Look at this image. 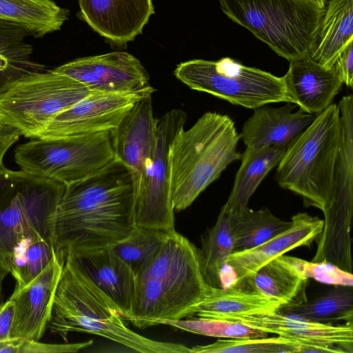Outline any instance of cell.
I'll list each match as a JSON object with an SVG mask.
<instances>
[{
	"label": "cell",
	"instance_id": "6da1fadb",
	"mask_svg": "<svg viewBox=\"0 0 353 353\" xmlns=\"http://www.w3.org/2000/svg\"><path fill=\"white\" fill-rule=\"evenodd\" d=\"M135 226L132 179L115 158L93 174L65 185L54 216L53 245L65 258L68 253L111 245Z\"/></svg>",
	"mask_w": 353,
	"mask_h": 353
},
{
	"label": "cell",
	"instance_id": "7a4b0ae2",
	"mask_svg": "<svg viewBox=\"0 0 353 353\" xmlns=\"http://www.w3.org/2000/svg\"><path fill=\"white\" fill-rule=\"evenodd\" d=\"M135 273V295L126 321L140 329L194 315L212 289L203 276L198 249L175 230Z\"/></svg>",
	"mask_w": 353,
	"mask_h": 353
},
{
	"label": "cell",
	"instance_id": "3957f363",
	"mask_svg": "<svg viewBox=\"0 0 353 353\" xmlns=\"http://www.w3.org/2000/svg\"><path fill=\"white\" fill-rule=\"evenodd\" d=\"M125 321L114 302L67 254L47 327L51 334L65 342L72 332L97 335L141 353H190L184 345L143 336Z\"/></svg>",
	"mask_w": 353,
	"mask_h": 353
},
{
	"label": "cell",
	"instance_id": "277c9868",
	"mask_svg": "<svg viewBox=\"0 0 353 353\" xmlns=\"http://www.w3.org/2000/svg\"><path fill=\"white\" fill-rule=\"evenodd\" d=\"M240 134L228 115L203 114L183 129L170 150V193L174 212L188 208L227 167L239 160Z\"/></svg>",
	"mask_w": 353,
	"mask_h": 353
},
{
	"label": "cell",
	"instance_id": "5b68a950",
	"mask_svg": "<svg viewBox=\"0 0 353 353\" xmlns=\"http://www.w3.org/2000/svg\"><path fill=\"white\" fill-rule=\"evenodd\" d=\"M340 134L339 109L332 103L287 147L276 171L281 188L323 213L332 199Z\"/></svg>",
	"mask_w": 353,
	"mask_h": 353
},
{
	"label": "cell",
	"instance_id": "8992f818",
	"mask_svg": "<svg viewBox=\"0 0 353 353\" xmlns=\"http://www.w3.org/2000/svg\"><path fill=\"white\" fill-rule=\"evenodd\" d=\"M65 188L21 170L0 168L1 278L10 274L14 250L24 239L41 238L53 244L54 216Z\"/></svg>",
	"mask_w": 353,
	"mask_h": 353
},
{
	"label": "cell",
	"instance_id": "52a82bcc",
	"mask_svg": "<svg viewBox=\"0 0 353 353\" xmlns=\"http://www.w3.org/2000/svg\"><path fill=\"white\" fill-rule=\"evenodd\" d=\"M223 12L290 62L307 56L324 13L308 0H219Z\"/></svg>",
	"mask_w": 353,
	"mask_h": 353
},
{
	"label": "cell",
	"instance_id": "ba28073f",
	"mask_svg": "<svg viewBox=\"0 0 353 353\" xmlns=\"http://www.w3.org/2000/svg\"><path fill=\"white\" fill-rule=\"evenodd\" d=\"M92 92L53 69L24 75L0 92V123L34 139L52 119Z\"/></svg>",
	"mask_w": 353,
	"mask_h": 353
},
{
	"label": "cell",
	"instance_id": "9c48e42d",
	"mask_svg": "<svg viewBox=\"0 0 353 353\" xmlns=\"http://www.w3.org/2000/svg\"><path fill=\"white\" fill-rule=\"evenodd\" d=\"M174 76L190 88L248 109L269 103H292L283 77L224 57L179 63Z\"/></svg>",
	"mask_w": 353,
	"mask_h": 353
},
{
	"label": "cell",
	"instance_id": "30bf717a",
	"mask_svg": "<svg viewBox=\"0 0 353 353\" xmlns=\"http://www.w3.org/2000/svg\"><path fill=\"white\" fill-rule=\"evenodd\" d=\"M114 159L111 132L36 138L14 151L21 170L65 185L93 174Z\"/></svg>",
	"mask_w": 353,
	"mask_h": 353
},
{
	"label": "cell",
	"instance_id": "8fae6325",
	"mask_svg": "<svg viewBox=\"0 0 353 353\" xmlns=\"http://www.w3.org/2000/svg\"><path fill=\"white\" fill-rule=\"evenodd\" d=\"M341 134L334 178L333 196L323 214V230L316 239L313 257L336 265L351 263L350 230L353 211V97L339 101Z\"/></svg>",
	"mask_w": 353,
	"mask_h": 353
},
{
	"label": "cell",
	"instance_id": "7c38bea8",
	"mask_svg": "<svg viewBox=\"0 0 353 353\" xmlns=\"http://www.w3.org/2000/svg\"><path fill=\"white\" fill-rule=\"evenodd\" d=\"M187 120L186 113L173 109L157 119L154 157L146 185L134 200L136 225L170 232L174 230V210L170 193V150Z\"/></svg>",
	"mask_w": 353,
	"mask_h": 353
},
{
	"label": "cell",
	"instance_id": "4fadbf2b",
	"mask_svg": "<svg viewBox=\"0 0 353 353\" xmlns=\"http://www.w3.org/2000/svg\"><path fill=\"white\" fill-rule=\"evenodd\" d=\"M154 92H92L55 116L34 139L60 138L112 132L141 97Z\"/></svg>",
	"mask_w": 353,
	"mask_h": 353
},
{
	"label": "cell",
	"instance_id": "5bb4252c",
	"mask_svg": "<svg viewBox=\"0 0 353 353\" xmlns=\"http://www.w3.org/2000/svg\"><path fill=\"white\" fill-rule=\"evenodd\" d=\"M152 95L148 94L137 101L111 132L115 158L126 166L132 179L134 201L146 185L155 154L157 119Z\"/></svg>",
	"mask_w": 353,
	"mask_h": 353
},
{
	"label": "cell",
	"instance_id": "9a60e30c",
	"mask_svg": "<svg viewBox=\"0 0 353 353\" xmlns=\"http://www.w3.org/2000/svg\"><path fill=\"white\" fill-rule=\"evenodd\" d=\"M85 85L92 92H154L141 63L125 52L79 58L53 69Z\"/></svg>",
	"mask_w": 353,
	"mask_h": 353
},
{
	"label": "cell",
	"instance_id": "2e32d148",
	"mask_svg": "<svg viewBox=\"0 0 353 353\" xmlns=\"http://www.w3.org/2000/svg\"><path fill=\"white\" fill-rule=\"evenodd\" d=\"M229 320L293 340L303 345L302 347H310V352H353L352 323L335 325L279 312Z\"/></svg>",
	"mask_w": 353,
	"mask_h": 353
},
{
	"label": "cell",
	"instance_id": "e0dca14e",
	"mask_svg": "<svg viewBox=\"0 0 353 353\" xmlns=\"http://www.w3.org/2000/svg\"><path fill=\"white\" fill-rule=\"evenodd\" d=\"M65 258L56 254L51 263L23 288L14 290L11 339L39 341L47 330Z\"/></svg>",
	"mask_w": 353,
	"mask_h": 353
},
{
	"label": "cell",
	"instance_id": "ac0fdd59",
	"mask_svg": "<svg viewBox=\"0 0 353 353\" xmlns=\"http://www.w3.org/2000/svg\"><path fill=\"white\" fill-rule=\"evenodd\" d=\"M79 17L110 42L123 46L142 33L154 14L152 0H78Z\"/></svg>",
	"mask_w": 353,
	"mask_h": 353
},
{
	"label": "cell",
	"instance_id": "d6986e66",
	"mask_svg": "<svg viewBox=\"0 0 353 353\" xmlns=\"http://www.w3.org/2000/svg\"><path fill=\"white\" fill-rule=\"evenodd\" d=\"M292 225L263 243L243 251L233 252L226 266L234 273L232 283L254 274L268 262L301 246H309L321 234L323 221L306 212L294 215Z\"/></svg>",
	"mask_w": 353,
	"mask_h": 353
},
{
	"label": "cell",
	"instance_id": "ffe728a7",
	"mask_svg": "<svg viewBox=\"0 0 353 353\" xmlns=\"http://www.w3.org/2000/svg\"><path fill=\"white\" fill-rule=\"evenodd\" d=\"M67 254L71 255L83 271L114 302L126 321L135 295L137 277L134 269L110 245Z\"/></svg>",
	"mask_w": 353,
	"mask_h": 353
},
{
	"label": "cell",
	"instance_id": "44dd1931",
	"mask_svg": "<svg viewBox=\"0 0 353 353\" xmlns=\"http://www.w3.org/2000/svg\"><path fill=\"white\" fill-rule=\"evenodd\" d=\"M283 78L292 103L315 116L332 103L343 84L334 66L325 68L307 56L290 61Z\"/></svg>",
	"mask_w": 353,
	"mask_h": 353
},
{
	"label": "cell",
	"instance_id": "7402d4cb",
	"mask_svg": "<svg viewBox=\"0 0 353 353\" xmlns=\"http://www.w3.org/2000/svg\"><path fill=\"white\" fill-rule=\"evenodd\" d=\"M292 103L279 107L265 105L254 110L243 123L240 137L246 147H287L314 121L315 115Z\"/></svg>",
	"mask_w": 353,
	"mask_h": 353
},
{
	"label": "cell",
	"instance_id": "603a6c76",
	"mask_svg": "<svg viewBox=\"0 0 353 353\" xmlns=\"http://www.w3.org/2000/svg\"><path fill=\"white\" fill-rule=\"evenodd\" d=\"M353 41V0H330L312 37L307 57L330 68Z\"/></svg>",
	"mask_w": 353,
	"mask_h": 353
},
{
	"label": "cell",
	"instance_id": "cb8c5ba5",
	"mask_svg": "<svg viewBox=\"0 0 353 353\" xmlns=\"http://www.w3.org/2000/svg\"><path fill=\"white\" fill-rule=\"evenodd\" d=\"M307 281L292 256L283 254L262 266L254 274L230 285L262 294L285 305L305 299L303 296Z\"/></svg>",
	"mask_w": 353,
	"mask_h": 353
},
{
	"label": "cell",
	"instance_id": "d4e9b609",
	"mask_svg": "<svg viewBox=\"0 0 353 353\" xmlns=\"http://www.w3.org/2000/svg\"><path fill=\"white\" fill-rule=\"evenodd\" d=\"M286 149L274 146L246 147L228 199L221 208L225 214L248 208V203L261 181L280 162Z\"/></svg>",
	"mask_w": 353,
	"mask_h": 353
},
{
	"label": "cell",
	"instance_id": "484cf974",
	"mask_svg": "<svg viewBox=\"0 0 353 353\" xmlns=\"http://www.w3.org/2000/svg\"><path fill=\"white\" fill-rule=\"evenodd\" d=\"M283 305L277 299L230 285L225 288H212L209 294L198 305L194 315L229 320L276 312Z\"/></svg>",
	"mask_w": 353,
	"mask_h": 353
},
{
	"label": "cell",
	"instance_id": "4316f807",
	"mask_svg": "<svg viewBox=\"0 0 353 353\" xmlns=\"http://www.w3.org/2000/svg\"><path fill=\"white\" fill-rule=\"evenodd\" d=\"M30 35L19 24L0 19V92L24 75L46 70L31 59L33 49L26 41Z\"/></svg>",
	"mask_w": 353,
	"mask_h": 353
},
{
	"label": "cell",
	"instance_id": "83f0119b",
	"mask_svg": "<svg viewBox=\"0 0 353 353\" xmlns=\"http://www.w3.org/2000/svg\"><path fill=\"white\" fill-rule=\"evenodd\" d=\"M68 16L52 0H0V19L19 24L35 37L60 30Z\"/></svg>",
	"mask_w": 353,
	"mask_h": 353
},
{
	"label": "cell",
	"instance_id": "f1b7e54d",
	"mask_svg": "<svg viewBox=\"0 0 353 353\" xmlns=\"http://www.w3.org/2000/svg\"><path fill=\"white\" fill-rule=\"evenodd\" d=\"M226 215L234 240V252L254 248L292 225V220H282L267 208L258 210L248 208Z\"/></svg>",
	"mask_w": 353,
	"mask_h": 353
},
{
	"label": "cell",
	"instance_id": "f546056e",
	"mask_svg": "<svg viewBox=\"0 0 353 353\" xmlns=\"http://www.w3.org/2000/svg\"><path fill=\"white\" fill-rule=\"evenodd\" d=\"M323 323L343 320L352 323L353 286L333 285L310 300L283 305L278 311Z\"/></svg>",
	"mask_w": 353,
	"mask_h": 353
},
{
	"label": "cell",
	"instance_id": "4dcf8cb0",
	"mask_svg": "<svg viewBox=\"0 0 353 353\" xmlns=\"http://www.w3.org/2000/svg\"><path fill=\"white\" fill-rule=\"evenodd\" d=\"M198 251L205 281L212 288H222L223 268L234 245L227 215L221 209L215 224L203 236Z\"/></svg>",
	"mask_w": 353,
	"mask_h": 353
},
{
	"label": "cell",
	"instance_id": "1f68e13d",
	"mask_svg": "<svg viewBox=\"0 0 353 353\" xmlns=\"http://www.w3.org/2000/svg\"><path fill=\"white\" fill-rule=\"evenodd\" d=\"M56 254L53 244L41 238L22 241L14 249L10 263V274L16 281L14 290L31 282L51 263Z\"/></svg>",
	"mask_w": 353,
	"mask_h": 353
},
{
	"label": "cell",
	"instance_id": "d6a6232c",
	"mask_svg": "<svg viewBox=\"0 0 353 353\" xmlns=\"http://www.w3.org/2000/svg\"><path fill=\"white\" fill-rule=\"evenodd\" d=\"M302 346L298 342L279 336L230 339L193 346L190 353H298Z\"/></svg>",
	"mask_w": 353,
	"mask_h": 353
},
{
	"label": "cell",
	"instance_id": "836d02e7",
	"mask_svg": "<svg viewBox=\"0 0 353 353\" xmlns=\"http://www.w3.org/2000/svg\"><path fill=\"white\" fill-rule=\"evenodd\" d=\"M163 325L196 334L216 338H259L268 336V334L236 321L194 315L179 320L167 321Z\"/></svg>",
	"mask_w": 353,
	"mask_h": 353
},
{
	"label": "cell",
	"instance_id": "e575fe53",
	"mask_svg": "<svg viewBox=\"0 0 353 353\" xmlns=\"http://www.w3.org/2000/svg\"><path fill=\"white\" fill-rule=\"evenodd\" d=\"M168 232L136 225L124 239L110 245L136 271L161 246Z\"/></svg>",
	"mask_w": 353,
	"mask_h": 353
},
{
	"label": "cell",
	"instance_id": "d590c367",
	"mask_svg": "<svg viewBox=\"0 0 353 353\" xmlns=\"http://www.w3.org/2000/svg\"><path fill=\"white\" fill-rule=\"evenodd\" d=\"M292 260L307 279H313L332 285L353 286L352 272H346L330 262L307 261L294 256H292Z\"/></svg>",
	"mask_w": 353,
	"mask_h": 353
},
{
	"label": "cell",
	"instance_id": "8d00e7d4",
	"mask_svg": "<svg viewBox=\"0 0 353 353\" xmlns=\"http://www.w3.org/2000/svg\"><path fill=\"white\" fill-rule=\"evenodd\" d=\"M92 344L90 339L83 342L68 343H46L39 341L23 340L19 347V353H64L78 352Z\"/></svg>",
	"mask_w": 353,
	"mask_h": 353
},
{
	"label": "cell",
	"instance_id": "74e56055",
	"mask_svg": "<svg viewBox=\"0 0 353 353\" xmlns=\"http://www.w3.org/2000/svg\"><path fill=\"white\" fill-rule=\"evenodd\" d=\"M334 67L343 83L353 86V41H350L338 56Z\"/></svg>",
	"mask_w": 353,
	"mask_h": 353
},
{
	"label": "cell",
	"instance_id": "f35d334b",
	"mask_svg": "<svg viewBox=\"0 0 353 353\" xmlns=\"http://www.w3.org/2000/svg\"><path fill=\"white\" fill-rule=\"evenodd\" d=\"M21 135V132L17 128L0 123V168L4 166L3 159L6 152Z\"/></svg>",
	"mask_w": 353,
	"mask_h": 353
},
{
	"label": "cell",
	"instance_id": "ab89813d",
	"mask_svg": "<svg viewBox=\"0 0 353 353\" xmlns=\"http://www.w3.org/2000/svg\"><path fill=\"white\" fill-rule=\"evenodd\" d=\"M14 317V305L8 299L3 303L0 310V342L12 339L10 330Z\"/></svg>",
	"mask_w": 353,
	"mask_h": 353
},
{
	"label": "cell",
	"instance_id": "60d3db41",
	"mask_svg": "<svg viewBox=\"0 0 353 353\" xmlns=\"http://www.w3.org/2000/svg\"><path fill=\"white\" fill-rule=\"evenodd\" d=\"M24 339H12L0 342V352L19 353V347Z\"/></svg>",
	"mask_w": 353,
	"mask_h": 353
},
{
	"label": "cell",
	"instance_id": "b9f144b4",
	"mask_svg": "<svg viewBox=\"0 0 353 353\" xmlns=\"http://www.w3.org/2000/svg\"><path fill=\"white\" fill-rule=\"evenodd\" d=\"M312 3L316 4L319 7L321 8H325L326 6V0H308Z\"/></svg>",
	"mask_w": 353,
	"mask_h": 353
},
{
	"label": "cell",
	"instance_id": "7bdbcfd3",
	"mask_svg": "<svg viewBox=\"0 0 353 353\" xmlns=\"http://www.w3.org/2000/svg\"><path fill=\"white\" fill-rule=\"evenodd\" d=\"M3 279L0 276V306L4 303L3 301V289H2V282Z\"/></svg>",
	"mask_w": 353,
	"mask_h": 353
},
{
	"label": "cell",
	"instance_id": "ee69618b",
	"mask_svg": "<svg viewBox=\"0 0 353 353\" xmlns=\"http://www.w3.org/2000/svg\"><path fill=\"white\" fill-rule=\"evenodd\" d=\"M3 304L0 306V310H1V307H2Z\"/></svg>",
	"mask_w": 353,
	"mask_h": 353
}]
</instances>
